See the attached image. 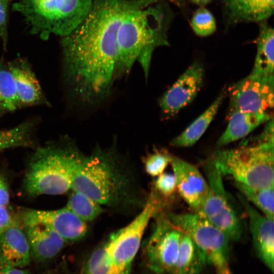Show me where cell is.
Here are the masks:
<instances>
[{"label": "cell", "instance_id": "obj_22", "mask_svg": "<svg viewBox=\"0 0 274 274\" xmlns=\"http://www.w3.org/2000/svg\"><path fill=\"white\" fill-rule=\"evenodd\" d=\"M273 28L266 21L260 23L256 40L257 52L252 71L263 74H273Z\"/></svg>", "mask_w": 274, "mask_h": 274}, {"label": "cell", "instance_id": "obj_19", "mask_svg": "<svg viewBox=\"0 0 274 274\" xmlns=\"http://www.w3.org/2000/svg\"><path fill=\"white\" fill-rule=\"evenodd\" d=\"M8 67L14 78L20 107L46 102L39 81L26 61L11 62Z\"/></svg>", "mask_w": 274, "mask_h": 274}, {"label": "cell", "instance_id": "obj_15", "mask_svg": "<svg viewBox=\"0 0 274 274\" xmlns=\"http://www.w3.org/2000/svg\"><path fill=\"white\" fill-rule=\"evenodd\" d=\"M237 197L244 208L249 221V227L255 252L270 270L274 269L273 219L261 214L241 194Z\"/></svg>", "mask_w": 274, "mask_h": 274}, {"label": "cell", "instance_id": "obj_34", "mask_svg": "<svg viewBox=\"0 0 274 274\" xmlns=\"http://www.w3.org/2000/svg\"><path fill=\"white\" fill-rule=\"evenodd\" d=\"M0 274H29L26 270L10 266H0Z\"/></svg>", "mask_w": 274, "mask_h": 274}, {"label": "cell", "instance_id": "obj_17", "mask_svg": "<svg viewBox=\"0 0 274 274\" xmlns=\"http://www.w3.org/2000/svg\"><path fill=\"white\" fill-rule=\"evenodd\" d=\"M21 225L28 242L31 257L38 262L54 257L66 243L58 233L46 225L41 224Z\"/></svg>", "mask_w": 274, "mask_h": 274}, {"label": "cell", "instance_id": "obj_8", "mask_svg": "<svg viewBox=\"0 0 274 274\" xmlns=\"http://www.w3.org/2000/svg\"><path fill=\"white\" fill-rule=\"evenodd\" d=\"M167 202L153 188L140 213L126 226L110 236L106 246L111 274H129L149 222Z\"/></svg>", "mask_w": 274, "mask_h": 274}, {"label": "cell", "instance_id": "obj_2", "mask_svg": "<svg viewBox=\"0 0 274 274\" xmlns=\"http://www.w3.org/2000/svg\"><path fill=\"white\" fill-rule=\"evenodd\" d=\"M173 17L168 6L160 2L125 15L118 33L117 77L128 73L136 60L147 77L154 50L169 45L167 32Z\"/></svg>", "mask_w": 274, "mask_h": 274}, {"label": "cell", "instance_id": "obj_7", "mask_svg": "<svg viewBox=\"0 0 274 274\" xmlns=\"http://www.w3.org/2000/svg\"><path fill=\"white\" fill-rule=\"evenodd\" d=\"M273 142L219 150L210 157L223 176L255 188L274 187Z\"/></svg>", "mask_w": 274, "mask_h": 274}, {"label": "cell", "instance_id": "obj_10", "mask_svg": "<svg viewBox=\"0 0 274 274\" xmlns=\"http://www.w3.org/2000/svg\"><path fill=\"white\" fill-rule=\"evenodd\" d=\"M209 186L208 194L197 212L221 230L230 241L240 239L243 227L224 186L222 175L210 158L203 164Z\"/></svg>", "mask_w": 274, "mask_h": 274}, {"label": "cell", "instance_id": "obj_30", "mask_svg": "<svg viewBox=\"0 0 274 274\" xmlns=\"http://www.w3.org/2000/svg\"><path fill=\"white\" fill-rule=\"evenodd\" d=\"M162 197L169 199L177 191L176 181L173 173H163L159 175L153 188Z\"/></svg>", "mask_w": 274, "mask_h": 274}, {"label": "cell", "instance_id": "obj_32", "mask_svg": "<svg viewBox=\"0 0 274 274\" xmlns=\"http://www.w3.org/2000/svg\"><path fill=\"white\" fill-rule=\"evenodd\" d=\"M10 192L6 179L0 173V207L7 208L9 203Z\"/></svg>", "mask_w": 274, "mask_h": 274}, {"label": "cell", "instance_id": "obj_9", "mask_svg": "<svg viewBox=\"0 0 274 274\" xmlns=\"http://www.w3.org/2000/svg\"><path fill=\"white\" fill-rule=\"evenodd\" d=\"M165 214L174 225L191 238L207 262L216 268L228 265L230 240L221 230L197 212Z\"/></svg>", "mask_w": 274, "mask_h": 274}, {"label": "cell", "instance_id": "obj_33", "mask_svg": "<svg viewBox=\"0 0 274 274\" xmlns=\"http://www.w3.org/2000/svg\"><path fill=\"white\" fill-rule=\"evenodd\" d=\"M13 216H12L7 208L0 207V233L11 222Z\"/></svg>", "mask_w": 274, "mask_h": 274}, {"label": "cell", "instance_id": "obj_12", "mask_svg": "<svg viewBox=\"0 0 274 274\" xmlns=\"http://www.w3.org/2000/svg\"><path fill=\"white\" fill-rule=\"evenodd\" d=\"M17 217L21 225L41 224L50 227L66 242L80 239L87 231L86 222L66 207L55 210L24 209Z\"/></svg>", "mask_w": 274, "mask_h": 274}, {"label": "cell", "instance_id": "obj_26", "mask_svg": "<svg viewBox=\"0 0 274 274\" xmlns=\"http://www.w3.org/2000/svg\"><path fill=\"white\" fill-rule=\"evenodd\" d=\"M19 108L12 74L8 66L0 63V114L11 112Z\"/></svg>", "mask_w": 274, "mask_h": 274}, {"label": "cell", "instance_id": "obj_3", "mask_svg": "<svg viewBox=\"0 0 274 274\" xmlns=\"http://www.w3.org/2000/svg\"><path fill=\"white\" fill-rule=\"evenodd\" d=\"M134 179L112 149H98L82 155L74 167L71 189L89 196L100 205L116 208L132 203Z\"/></svg>", "mask_w": 274, "mask_h": 274}, {"label": "cell", "instance_id": "obj_29", "mask_svg": "<svg viewBox=\"0 0 274 274\" xmlns=\"http://www.w3.org/2000/svg\"><path fill=\"white\" fill-rule=\"evenodd\" d=\"M172 156L171 154L163 150H157L149 154L144 161L146 172L151 176H158L170 163Z\"/></svg>", "mask_w": 274, "mask_h": 274}, {"label": "cell", "instance_id": "obj_24", "mask_svg": "<svg viewBox=\"0 0 274 274\" xmlns=\"http://www.w3.org/2000/svg\"><path fill=\"white\" fill-rule=\"evenodd\" d=\"M235 186L250 203L258 208L266 217L273 219V187L255 188L234 182Z\"/></svg>", "mask_w": 274, "mask_h": 274}, {"label": "cell", "instance_id": "obj_16", "mask_svg": "<svg viewBox=\"0 0 274 274\" xmlns=\"http://www.w3.org/2000/svg\"><path fill=\"white\" fill-rule=\"evenodd\" d=\"M31 254L28 242L17 216L0 233V266H27Z\"/></svg>", "mask_w": 274, "mask_h": 274}, {"label": "cell", "instance_id": "obj_35", "mask_svg": "<svg viewBox=\"0 0 274 274\" xmlns=\"http://www.w3.org/2000/svg\"><path fill=\"white\" fill-rule=\"evenodd\" d=\"M217 274H233L228 265L216 268Z\"/></svg>", "mask_w": 274, "mask_h": 274}, {"label": "cell", "instance_id": "obj_13", "mask_svg": "<svg viewBox=\"0 0 274 274\" xmlns=\"http://www.w3.org/2000/svg\"><path fill=\"white\" fill-rule=\"evenodd\" d=\"M204 76V67L200 62L190 65L160 98L159 106L163 114L174 116L190 104L200 91Z\"/></svg>", "mask_w": 274, "mask_h": 274}, {"label": "cell", "instance_id": "obj_11", "mask_svg": "<svg viewBox=\"0 0 274 274\" xmlns=\"http://www.w3.org/2000/svg\"><path fill=\"white\" fill-rule=\"evenodd\" d=\"M273 74L252 72L229 89L227 116L235 111L268 113L273 106Z\"/></svg>", "mask_w": 274, "mask_h": 274}, {"label": "cell", "instance_id": "obj_31", "mask_svg": "<svg viewBox=\"0 0 274 274\" xmlns=\"http://www.w3.org/2000/svg\"><path fill=\"white\" fill-rule=\"evenodd\" d=\"M11 0H0V36L4 46H6L8 40V24L9 10Z\"/></svg>", "mask_w": 274, "mask_h": 274}, {"label": "cell", "instance_id": "obj_28", "mask_svg": "<svg viewBox=\"0 0 274 274\" xmlns=\"http://www.w3.org/2000/svg\"><path fill=\"white\" fill-rule=\"evenodd\" d=\"M85 272V274H111L106 243L91 254L86 263Z\"/></svg>", "mask_w": 274, "mask_h": 274}, {"label": "cell", "instance_id": "obj_14", "mask_svg": "<svg viewBox=\"0 0 274 274\" xmlns=\"http://www.w3.org/2000/svg\"><path fill=\"white\" fill-rule=\"evenodd\" d=\"M170 163L177 191L189 207L197 212L209 191L206 179L195 165L178 157L172 155Z\"/></svg>", "mask_w": 274, "mask_h": 274}, {"label": "cell", "instance_id": "obj_25", "mask_svg": "<svg viewBox=\"0 0 274 274\" xmlns=\"http://www.w3.org/2000/svg\"><path fill=\"white\" fill-rule=\"evenodd\" d=\"M66 207L85 222L94 220L103 212L99 203L84 194L73 190Z\"/></svg>", "mask_w": 274, "mask_h": 274}, {"label": "cell", "instance_id": "obj_1", "mask_svg": "<svg viewBox=\"0 0 274 274\" xmlns=\"http://www.w3.org/2000/svg\"><path fill=\"white\" fill-rule=\"evenodd\" d=\"M161 0H93L82 22L61 38L64 77L80 103L94 106L110 94L117 77V38L130 11Z\"/></svg>", "mask_w": 274, "mask_h": 274}, {"label": "cell", "instance_id": "obj_21", "mask_svg": "<svg viewBox=\"0 0 274 274\" xmlns=\"http://www.w3.org/2000/svg\"><path fill=\"white\" fill-rule=\"evenodd\" d=\"M226 94V91L223 90L199 116L172 140L170 144L180 148L193 146L204 134L215 117Z\"/></svg>", "mask_w": 274, "mask_h": 274}, {"label": "cell", "instance_id": "obj_27", "mask_svg": "<svg viewBox=\"0 0 274 274\" xmlns=\"http://www.w3.org/2000/svg\"><path fill=\"white\" fill-rule=\"evenodd\" d=\"M191 26L195 34L201 37L212 35L217 27L214 15L204 7H199L194 12L191 20Z\"/></svg>", "mask_w": 274, "mask_h": 274}, {"label": "cell", "instance_id": "obj_36", "mask_svg": "<svg viewBox=\"0 0 274 274\" xmlns=\"http://www.w3.org/2000/svg\"><path fill=\"white\" fill-rule=\"evenodd\" d=\"M192 3L198 6L199 7H204L209 4L212 0H189Z\"/></svg>", "mask_w": 274, "mask_h": 274}, {"label": "cell", "instance_id": "obj_4", "mask_svg": "<svg viewBox=\"0 0 274 274\" xmlns=\"http://www.w3.org/2000/svg\"><path fill=\"white\" fill-rule=\"evenodd\" d=\"M146 247L150 268L169 274H199L207 261L191 238L174 225L166 214L155 216Z\"/></svg>", "mask_w": 274, "mask_h": 274}, {"label": "cell", "instance_id": "obj_18", "mask_svg": "<svg viewBox=\"0 0 274 274\" xmlns=\"http://www.w3.org/2000/svg\"><path fill=\"white\" fill-rule=\"evenodd\" d=\"M226 22L261 23L273 12L274 0H222Z\"/></svg>", "mask_w": 274, "mask_h": 274}, {"label": "cell", "instance_id": "obj_20", "mask_svg": "<svg viewBox=\"0 0 274 274\" xmlns=\"http://www.w3.org/2000/svg\"><path fill=\"white\" fill-rule=\"evenodd\" d=\"M228 123L223 133L216 142L221 148L244 138L261 124L267 122L272 116L268 113H259L235 111L227 116Z\"/></svg>", "mask_w": 274, "mask_h": 274}, {"label": "cell", "instance_id": "obj_23", "mask_svg": "<svg viewBox=\"0 0 274 274\" xmlns=\"http://www.w3.org/2000/svg\"><path fill=\"white\" fill-rule=\"evenodd\" d=\"M33 122L26 121L10 129L0 130V152L15 147H30L33 145Z\"/></svg>", "mask_w": 274, "mask_h": 274}, {"label": "cell", "instance_id": "obj_5", "mask_svg": "<svg viewBox=\"0 0 274 274\" xmlns=\"http://www.w3.org/2000/svg\"><path fill=\"white\" fill-rule=\"evenodd\" d=\"M82 154L71 144L52 143L38 148L23 180L27 194L60 195L71 189L74 167Z\"/></svg>", "mask_w": 274, "mask_h": 274}, {"label": "cell", "instance_id": "obj_6", "mask_svg": "<svg viewBox=\"0 0 274 274\" xmlns=\"http://www.w3.org/2000/svg\"><path fill=\"white\" fill-rule=\"evenodd\" d=\"M93 0H15L12 9L21 15L31 33L42 39L71 33L89 12Z\"/></svg>", "mask_w": 274, "mask_h": 274}]
</instances>
